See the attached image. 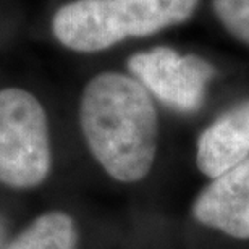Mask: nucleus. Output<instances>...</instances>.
Here are the masks:
<instances>
[{
	"mask_svg": "<svg viewBox=\"0 0 249 249\" xmlns=\"http://www.w3.org/2000/svg\"><path fill=\"white\" fill-rule=\"evenodd\" d=\"M79 126L89 151L113 180L136 183L156 160L159 120L151 94L138 79L104 71L79 99Z\"/></svg>",
	"mask_w": 249,
	"mask_h": 249,
	"instance_id": "1",
	"label": "nucleus"
},
{
	"mask_svg": "<svg viewBox=\"0 0 249 249\" xmlns=\"http://www.w3.org/2000/svg\"><path fill=\"white\" fill-rule=\"evenodd\" d=\"M199 0H70L52 15L55 41L68 51L96 53L129 37H146L194 13Z\"/></svg>",
	"mask_w": 249,
	"mask_h": 249,
	"instance_id": "2",
	"label": "nucleus"
},
{
	"mask_svg": "<svg viewBox=\"0 0 249 249\" xmlns=\"http://www.w3.org/2000/svg\"><path fill=\"white\" fill-rule=\"evenodd\" d=\"M52 165L49 118L41 101L23 88L0 89V183L34 188Z\"/></svg>",
	"mask_w": 249,
	"mask_h": 249,
	"instance_id": "3",
	"label": "nucleus"
},
{
	"mask_svg": "<svg viewBox=\"0 0 249 249\" xmlns=\"http://www.w3.org/2000/svg\"><path fill=\"white\" fill-rule=\"evenodd\" d=\"M128 70L149 94L178 112L202 106L213 76L212 65L197 55H181L170 47H154L128 58Z\"/></svg>",
	"mask_w": 249,
	"mask_h": 249,
	"instance_id": "4",
	"label": "nucleus"
},
{
	"mask_svg": "<svg viewBox=\"0 0 249 249\" xmlns=\"http://www.w3.org/2000/svg\"><path fill=\"white\" fill-rule=\"evenodd\" d=\"M193 217L236 240H249V157L213 178L193 202Z\"/></svg>",
	"mask_w": 249,
	"mask_h": 249,
	"instance_id": "5",
	"label": "nucleus"
},
{
	"mask_svg": "<svg viewBox=\"0 0 249 249\" xmlns=\"http://www.w3.org/2000/svg\"><path fill=\"white\" fill-rule=\"evenodd\" d=\"M249 157V101L233 106L199 136L196 163L211 180Z\"/></svg>",
	"mask_w": 249,
	"mask_h": 249,
	"instance_id": "6",
	"label": "nucleus"
},
{
	"mask_svg": "<svg viewBox=\"0 0 249 249\" xmlns=\"http://www.w3.org/2000/svg\"><path fill=\"white\" fill-rule=\"evenodd\" d=\"M7 249H78L74 220L65 212H46L29 223Z\"/></svg>",
	"mask_w": 249,
	"mask_h": 249,
	"instance_id": "7",
	"label": "nucleus"
},
{
	"mask_svg": "<svg viewBox=\"0 0 249 249\" xmlns=\"http://www.w3.org/2000/svg\"><path fill=\"white\" fill-rule=\"evenodd\" d=\"M213 10L227 31L249 46V0H213Z\"/></svg>",
	"mask_w": 249,
	"mask_h": 249,
	"instance_id": "8",
	"label": "nucleus"
},
{
	"mask_svg": "<svg viewBox=\"0 0 249 249\" xmlns=\"http://www.w3.org/2000/svg\"><path fill=\"white\" fill-rule=\"evenodd\" d=\"M2 235H3V230H2V225H0V243H2Z\"/></svg>",
	"mask_w": 249,
	"mask_h": 249,
	"instance_id": "9",
	"label": "nucleus"
}]
</instances>
